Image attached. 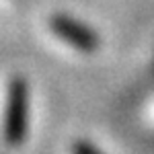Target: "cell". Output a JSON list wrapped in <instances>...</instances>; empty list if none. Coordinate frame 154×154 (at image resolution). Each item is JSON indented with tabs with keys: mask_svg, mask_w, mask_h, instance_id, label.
Returning <instances> with one entry per match:
<instances>
[{
	"mask_svg": "<svg viewBox=\"0 0 154 154\" xmlns=\"http://www.w3.org/2000/svg\"><path fill=\"white\" fill-rule=\"evenodd\" d=\"M29 125V84L23 76H14L8 84L4 107V140L11 146H21Z\"/></svg>",
	"mask_w": 154,
	"mask_h": 154,
	"instance_id": "cell-1",
	"label": "cell"
},
{
	"mask_svg": "<svg viewBox=\"0 0 154 154\" xmlns=\"http://www.w3.org/2000/svg\"><path fill=\"white\" fill-rule=\"evenodd\" d=\"M49 29L60 41H64L66 45L80 54H95L101 48V35L76 17L58 12L49 19Z\"/></svg>",
	"mask_w": 154,
	"mask_h": 154,
	"instance_id": "cell-2",
	"label": "cell"
},
{
	"mask_svg": "<svg viewBox=\"0 0 154 154\" xmlns=\"http://www.w3.org/2000/svg\"><path fill=\"white\" fill-rule=\"evenodd\" d=\"M72 154H103V152L97 148L95 144L86 142V140H78L72 146Z\"/></svg>",
	"mask_w": 154,
	"mask_h": 154,
	"instance_id": "cell-3",
	"label": "cell"
}]
</instances>
